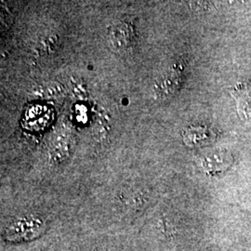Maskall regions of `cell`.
Returning a JSON list of instances; mask_svg holds the SVG:
<instances>
[{
	"instance_id": "cell-2",
	"label": "cell",
	"mask_w": 251,
	"mask_h": 251,
	"mask_svg": "<svg viewBox=\"0 0 251 251\" xmlns=\"http://www.w3.org/2000/svg\"><path fill=\"white\" fill-rule=\"evenodd\" d=\"M133 28L127 23H120L112 27L109 34V42L116 50L123 51L130 47L133 40Z\"/></svg>"
},
{
	"instance_id": "cell-5",
	"label": "cell",
	"mask_w": 251,
	"mask_h": 251,
	"mask_svg": "<svg viewBox=\"0 0 251 251\" xmlns=\"http://www.w3.org/2000/svg\"><path fill=\"white\" fill-rule=\"evenodd\" d=\"M237 106L244 116L251 115V87L242 89L237 92ZM249 117V116H248Z\"/></svg>"
},
{
	"instance_id": "cell-6",
	"label": "cell",
	"mask_w": 251,
	"mask_h": 251,
	"mask_svg": "<svg viewBox=\"0 0 251 251\" xmlns=\"http://www.w3.org/2000/svg\"><path fill=\"white\" fill-rule=\"evenodd\" d=\"M56 139L54 140L53 145H52V153H53L54 159H57L59 154L62 153H67V148H68V143H67V136L65 134H59Z\"/></svg>"
},
{
	"instance_id": "cell-1",
	"label": "cell",
	"mask_w": 251,
	"mask_h": 251,
	"mask_svg": "<svg viewBox=\"0 0 251 251\" xmlns=\"http://www.w3.org/2000/svg\"><path fill=\"white\" fill-rule=\"evenodd\" d=\"M183 71L182 65L176 63L171 66L167 72L161 75L153 84L155 98L166 99L173 95L182 82Z\"/></svg>"
},
{
	"instance_id": "cell-3",
	"label": "cell",
	"mask_w": 251,
	"mask_h": 251,
	"mask_svg": "<svg viewBox=\"0 0 251 251\" xmlns=\"http://www.w3.org/2000/svg\"><path fill=\"white\" fill-rule=\"evenodd\" d=\"M211 139V134L202 127H192L184 133V142L189 146H198V144H205Z\"/></svg>"
},
{
	"instance_id": "cell-4",
	"label": "cell",
	"mask_w": 251,
	"mask_h": 251,
	"mask_svg": "<svg viewBox=\"0 0 251 251\" xmlns=\"http://www.w3.org/2000/svg\"><path fill=\"white\" fill-rule=\"evenodd\" d=\"M63 89L57 82H50L39 85L33 91V95L37 98H53L63 94Z\"/></svg>"
}]
</instances>
